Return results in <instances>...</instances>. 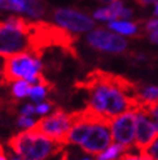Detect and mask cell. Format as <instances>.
I'll return each instance as SVG.
<instances>
[{"label":"cell","instance_id":"cell-1","mask_svg":"<svg viewBox=\"0 0 158 160\" xmlns=\"http://www.w3.org/2000/svg\"><path fill=\"white\" fill-rule=\"evenodd\" d=\"M75 86L90 94L87 106L112 120L126 112H136L140 106L139 83L110 72L95 69Z\"/></svg>","mask_w":158,"mask_h":160},{"label":"cell","instance_id":"cell-2","mask_svg":"<svg viewBox=\"0 0 158 160\" xmlns=\"http://www.w3.org/2000/svg\"><path fill=\"white\" fill-rule=\"evenodd\" d=\"M8 147L21 160H45L64 151L65 146L35 129L22 130L8 139Z\"/></svg>","mask_w":158,"mask_h":160},{"label":"cell","instance_id":"cell-3","mask_svg":"<svg viewBox=\"0 0 158 160\" xmlns=\"http://www.w3.org/2000/svg\"><path fill=\"white\" fill-rule=\"evenodd\" d=\"M33 52H21L4 59L0 85L9 86L20 79L29 81L31 85L42 82L45 77L43 76V62Z\"/></svg>","mask_w":158,"mask_h":160},{"label":"cell","instance_id":"cell-4","mask_svg":"<svg viewBox=\"0 0 158 160\" xmlns=\"http://www.w3.org/2000/svg\"><path fill=\"white\" fill-rule=\"evenodd\" d=\"M31 21L21 16H9L0 21V58L31 52Z\"/></svg>","mask_w":158,"mask_h":160},{"label":"cell","instance_id":"cell-5","mask_svg":"<svg viewBox=\"0 0 158 160\" xmlns=\"http://www.w3.org/2000/svg\"><path fill=\"white\" fill-rule=\"evenodd\" d=\"M73 125V113H67L62 108H54L51 115L43 116L36 120V124L33 129L47 135L48 138L53 139L65 146V138ZM66 147V146H65Z\"/></svg>","mask_w":158,"mask_h":160},{"label":"cell","instance_id":"cell-6","mask_svg":"<svg viewBox=\"0 0 158 160\" xmlns=\"http://www.w3.org/2000/svg\"><path fill=\"white\" fill-rule=\"evenodd\" d=\"M51 16L57 26L70 33H86L95 28V21L90 16L73 8H56Z\"/></svg>","mask_w":158,"mask_h":160},{"label":"cell","instance_id":"cell-7","mask_svg":"<svg viewBox=\"0 0 158 160\" xmlns=\"http://www.w3.org/2000/svg\"><path fill=\"white\" fill-rule=\"evenodd\" d=\"M87 43L93 50L108 53H123L128 47L127 41L123 37L104 28H97L90 31L87 35Z\"/></svg>","mask_w":158,"mask_h":160},{"label":"cell","instance_id":"cell-8","mask_svg":"<svg viewBox=\"0 0 158 160\" xmlns=\"http://www.w3.org/2000/svg\"><path fill=\"white\" fill-rule=\"evenodd\" d=\"M110 130H112V137L115 143L130 150L135 142L136 113L135 112H126V113L115 117L112 122Z\"/></svg>","mask_w":158,"mask_h":160},{"label":"cell","instance_id":"cell-9","mask_svg":"<svg viewBox=\"0 0 158 160\" xmlns=\"http://www.w3.org/2000/svg\"><path fill=\"white\" fill-rule=\"evenodd\" d=\"M110 125L106 124H92L84 141L82 142V150L90 155H99L104 150H106L112 145V133H110Z\"/></svg>","mask_w":158,"mask_h":160},{"label":"cell","instance_id":"cell-10","mask_svg":"<svg viewBox=\"0 0 158 160\" xmlns=\"http://www.w3.org/2000/svg\"><path fill=\"white\" fill-rule=\"evenodd\" d=\"M158 138V130L154 124L144 113H136V132H135V146L140 152H144Z\"/></svg>","mask_w":158,"mask_h":160},{"label":"cell","instance_id":"cell-11","mask_svg":"<svg viewBox=\"0 0 158 160\" xmlns=\"http://www.w3.org/2000/svg\"><path fill=\"white\" fill-rule=\"evenodd\" d=\"M132 9L124 8L122 0H117L106 8H99L93 12V18L100 21H115V20H128L132 17Z\"/></svg>","mask_w":158,"mask_h":160},{"label":"cell","instance_id":"cell-12","mask_svg":"<svg viewBox=\"0 0 158 160\" xmlns=\"http://www.w3.org/2000/svg\"><path fill=\"white\" fill-rule=\"evenodd\" d=\"M140 23L141 20L136 21H112L109 22L108 28L118 34L128 35V37H141L140 35Z\"/></svg>","mask_w":158,"mask_h":160},{"label":"cell","instance_id":"cell-13","mask_svg":"<svg viewBox=\"0 0 158 160\" xmlns=\"http://www.w3.org/2000/svg\"><path fill=\"white\" fill-rule=\"evenodd\" d=\"M53 87V85L48 81L47 78H44L42 82H39L36 85H33L31 86V90H30V94H29V98L33 100L35 104H38V103H42L47 94H48V91Z\"/></svg>","mask_w":158,"mask_h":160},{"label":"cell","instance_id":"cell-14","mask_svg":"<svg viewBox=\"0 0 158 160\" xmlns=\"http://www.w3.org/2000/svg\"><path fill=\"white\" fill-rule=\"evenodd\" d=\"M31 85L29 81L25 79H20V81H14L11 83V95L14 100H22L29 97Z\"/></svg>","mask_w":158,"mask_h":160},{"label":"cell","instance_id":"cell-15","mask_svg":"<svg viewBox=\"0 0 158 160\" xmlns=\"http://www.w3.org/2000/svg\"><path fill=\"white\" fill-rule=\"evenodd\" d=\"M127 152V148L118 143H113L110 145L106 150H104L101 154L96 155L95 160H119V158Z\"/></svg>","mask_w":158,"mask_h":160},{"label":"cell","instance_id":"cell-16","mask_svg":"<svg viewBox=\"0 0 158 160\" xmlns=\"http://www.w3.org/2000/svg\"><path fill=\"white\" fill-rule=\"evenodd\" d=\"M135 113H144L148 118L154 124L156 129L158 130V102L153 103H141Z\"/></svg>","mask_w":158,"mask_h":160},{"label":"cell","instance_id":"cell-17","mask_svg":"<svg viewBox=\"0 0 158 160\" xmlns=\"http://www.w3.org/2000/svg\"><path fill=\"white\" fill-rule=\"evenodd\" d=\"M31 0H7V11L26 14Z\"/></svg>","mask_w":158,"mask_h":160},{"label":"cell","instance_id":"cell-18","mask_svg":"<svg viewBox=\"0 0 158 160\" xmlns=\"http://www.w3.org/2000/svg\"><path fill=\"white\" fill-rule=\"evenodd\" d=\"M36 124V120L33 118V116H22L20 115L17 117V126L22 130H29L33 129Z\"/></svg>","mask_w":158,"mask_h":160},{"label":"cell","instance_id":"cell-19","mask_svg":"<svg viewBox=\"0 0 158 160\" xmlns=\"http://www.w3.org/2000/svg\"><path fill=\"white\" fill-rule=\"evenodd\" d=\"M53 103L52 102H42L35 104V109H36V115L39 116H47L49 112L53 109Z\"/></svg>","mask_w":158,"mask_h":160},{"label":"cell","instance_id":"cell-20","mask_svg":"<svg viewBox=\"0 0 158 160\" xmlns=\"http://www.w3.org/2000/svg\"><path fill=\"white\" fill-rule=\"evenodd\" d=\"M119 160H152V159L149 158V155L146 152H140V155L126 152L119 158Z\"/></svg>","mask_w":158,"mask_h":160},{"label":"cell","instance_id":"cell-21","mask_svg":"<svg viewBox=\"0 0 158 160\" xmlns=\"http://www.w3.org/2000/svg\"><path fill=\"white\" fill-rule=\"evenodd\" d=\"M20 115L22 116H34L36 115V109H35V104H31V103H26L20 108Z\"/></svg>","mask_w":158,"mask_h":160},{"label":"cell","instance_id":"cell-22","mask_svg":"<svg viewBox=\"0 0 158 160\" xmlns=\"http://www.w3.org/2000/svg\"><path fill=\"white\" fill-rule=\"evenodd\" d=\"M143 30L145 31V33H153V31H157L158 30V18H152V20L144 21Z\"/></svg>","mask_w":158,"mask_h":160},{"label":"cell","instance_id":"cell-23","mask_svg":"<svg viewBox=\"0 0 158 160\" xmlns=\"http://www.w3.org/2000/svg\"><path fill=\"white\" fill-rule=\"evenodd\" d=\"M144 152H146L152 160H158V138L146 151H144Z\"/></svg>","mask_w":158,"mask_h":160},{"label":"cell","instance_id":"cell-24","mask_svg":"<svg viewBox=\"0 0 158 160\" xmlns=\"http://www.w3.org/2000/svg\"><path fill=\"white\" fill-rule=\"evenodd\" d=\"M158 0H135V3L139 4L140 7H148L151 4H156Z\"/></svg>","mask_w":158,"mask_h":160},{"label":"cell","instance_id":"cell-25","mask_svg":"<svg viewBox=\"0 0 158 160\" xmlns=\"http://www.w3.org/2000/svg\"><path fill=\"white\" fill-rule=\"evenodd\" d=\"M149 39H151L152 43L158 44V30H157V31H153V33L149 34Z\"/></svg>","mask_w":158,"mask_h":160},{"label":"cell","instance_id":"cell-26","mask_svg":"<svg viewBox=\"0 0 158 160\" xmlns=\"http://www.w3.org/2000/svg\"><path fill=\"white\" fill-rule=\"evenodd\" d=\"M0 160H9L8 159L7 152H5V150L2 147V145H0Z\"/></svg>","mask_w":158,"mask_h":160},{"label":"cell","instance_id":"cell-27","mask_svg":"<svg viewBox=\"0 0 158 160\" xmlns=\"http://www.w3.org/2000/svg\"><path fill=\"white\" fill-rule=\"evenodd\" d=\"M0 11H7V0H0Z\"/></svg>","mask_w":158,"mask_h":160},{"label":"cell","instance_id":"cell-28","mask_svg":"<svg viewBox=\"0 0 158 160\" xmlns=\"http://www.w3.org/2000/svg\"><path fill=\"white\" fill-rule=\"evenodd\" d=\"M99 2H101V3H105V4H112V3L117 2V0H99Z\"/></svg>","mask_w":158,"mask_h":160},{"label":"cell","instance_id":"cell-29","mask_svg":"<svg viewBox=\"0 0 158 160\" xmlns=\"http://www.w3.org/2000/svg\"><path fill=\"white\" fill-rule=\"evenodd\" d=\"M153 14H154V16H157V17H158V2L156 3V8H154V12H153Z\"/></svg>","mask_w":158,"mask_h":160},{"label":"cell","instance_id":"cell-30","mask_svg":"<svg viewBox=\"0 0 158 160\" xmlns=\"http://www.w3.org/2000/svg\"><path fill=\"white\" fill-rule=\"evenodd\" d=\"M2 74H3V69L0 68V78H2Z\"/></svg>","mask_w":158,"mask_h":160},{"label":"cell","instance_id":"cell-31","mask_svg":"<svg viewBox=\"0 0 158 160\" xmlns=\"http://www.w3.org/2000/svg\"><path fill=\"white\" fill-rule=\"evenodd\" d=\"M82 160H91V159H88V158H84V159H82Z\"/></svg>","mask_w":158,"mask_h":160},{"label":"cell","instance_id":"cell-32","mask_svg":"<svg viewBox=\"0 0 158 160\" xmlns=\"http://www.w3.org/2000/svg\"><path fill=\"white\" fill-rule=\"evenodd\" d=\"M0 108H2V100H0Z\"/></svg>","mask_w":158,"mask_h":160},{"label":"cell","instance_id":"cell-33","mask_svg":"<svg viewBox=\"0 0 158 160\" xmlns=\"http://www.w3.org/2000/svg\"><path fill=\"white\" fill-rule=\"evenodd\" d=\"M39 2H40V0H39Z\"/></svg>","mask_w":158,"mask_h":160}]
</instances>
